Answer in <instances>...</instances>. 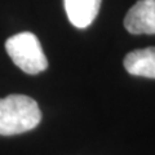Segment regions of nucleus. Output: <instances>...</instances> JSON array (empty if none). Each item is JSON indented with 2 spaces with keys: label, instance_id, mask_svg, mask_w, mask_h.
I'll return each instance as SVG.
<instances>
[{
  "label": "nucleus",
  "instance_id": "obj_4",
  "mask_svg": "<svg viewBox=\"0 0 155 155\" xmlns=\"http://www.w3.org/2000/svg\"><path fill=\"white\" fill-rule=\"evenodd\" d=\"M67 18L78 28L88 27L100 12L101 0H64Z\"/></svg>",
  "mask_w": 155,
  "mask_h": 155
},
{
  "label": "nucleus",
  "instance_id": "obj_2",
  "mask_svg": "<svg viewBox=\"0 0 155 155\" xmlns=\"http://www.w3.org/2000/svg\"><path fill=\"white\" fill-rule=\"evenodd\" d=\"M5 49L14 65L26 74L35 75L48 67L41 44L32 32H19L11 36L5 43Z\"/></svg>",
  "mask_w": 155,
  "mask_h": 155
},
{
  "label": "nucleus",
  "instance_id": "obj_3",
  "mask_svg": "<svg viewBox=\"0 0 155 155\" xmlns=\"http://www.w3.org/2000/svg\"><path fill=\"white\" fill-rule=\"evenodd\" d=\"M124 27L134 35L155 34V0H138L125 14Z\"/></svg>",
  "mask_w": 155,
  "mask_h": 155
},
{
  "label": "nucleus",
  "instance_id": "obj_1",
  "mask_svg": "<svg viewBox=\"0 0 155 155\" xmlns=\"http://www.w3.org/2000/svg\"><path fill=\"white\" fill-rule=\"evenodd\" d=\"M41 113L35 100L23 94L0 98V136L28 132L40 123Z\"/></svg>",
  "mask_w": 155,
  "mask_h": 155
},
{
  "label": "nucleus",
  "instance_id": "obj_5",
  "mask_svg": "<svg viewBox=\"0 0 155 155\" xmlns=\"http://www.w3.org/2000/svg\"><path fill=\"white\" fill-rule=\"evenodd\" d=\"M124 67L130 75L155 79V47L128 53L124 58Z\"/></svg>",
  "mask_w": 155,
  "mask_h": 155
}]
</instances>
